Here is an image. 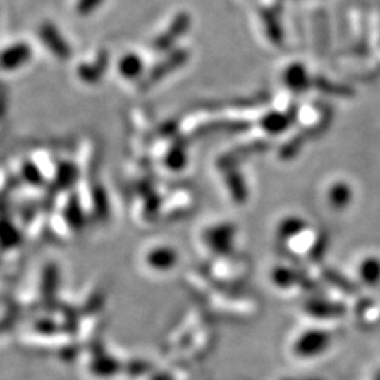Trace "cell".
Segmentation results:
<instances>
[{
    "mask_svg": "<svg viewBox=\"0 0 380 380\" xmlns=\"http://www.w3.org/2000/svg\"><path fill=\"white\" fill-rule=\"evenodd\" d=\"M288 125H289V118L286 116H281V114H269L262 121V128L269 131V133L286 130Z\"/></svg>",
    "mask_w": 380,
    "mask_h": 380,
    "instance_id": "obj_10",
    "label": "cell"
},
{
    "mask_svg": "<svg viewBox=\"0 0 380 380\" xmlns=\"http://www.w3.org/2000/svg\"><path fill=\"white\" fill-rule=\"evenodd\" d=\"M37 331H39L41 334H54L56 331V326L55 323L49 321V320H42L35 326Z\"/></svg>",
    "mask_w": 380,
    "mask_h": 380,
    "instance_id": "obj_11",
    "label": "cell"
},
{
    "mask_svg": "<svg viewBox=\"0 0 380 380\" xmlns=\"http://www.w3.org/2000/svg\"><path fill=\"white\" fill-rule=\"evenodd\" d=\"M307 79L309 73L300 63H293L283 72V80L293 90L306 89L305 86L307 85Z\"/></svg>",
    "mask_w": 380,
    "mask_h": 380,
    "instance_id": "obj_6",
    "label": "cell"
},
{
    "mask_svg": "<svg viewBox=\"0 0 380 380\" xmlns=\"http://www.w3.org/2000/svg\"><path fill=\"white\" fill-rule=\"evenodd\" d=\"M121 369V365L117 360L110 357H99L93 360L90 365L92 374H94L99 378H110L116 374H118Z\"/></svg>",
    "mask_w": 380,
    "mask_h": 380,
    "instance_id": "obj_7",
    "label": "cell"
},
{
    "mask_svg": "<svg viewBox=\"0 0 380 380\" xmlns=\"http://www.w3.org/2000/svg\"><path fill=\"white\" fill-rule=\"evenodd\" d=\"M331 343V333L321 329H309L295 338L292 351L300 360H313L323 355L330 348Z\"/></svg>",
    "mask_w": 380,
    "mask_h": 380,
    "instance_id": "obj_1",
    "label": "cell"
},
{
    "mask_svg": "<svg viewBox=\"0 0 380 380\" xmlns=\"http://www.w3.org/2000/svg\"><path fill=\"white\" fill-rule=\"evenodd\" d=\"M152 380H173L171 379L169 376H166V375H162V374H158V375H155L154 378H152Z\"/></svg>",
    "mask_w": 380,
    "mask_h": 380,
    "instance_id": "obj_13",
    "label": "cell"
},
{
    "mask_svg": "<svg viewBox=\"0 0 380 380\" xmlns=\"http://www.w3.org/2000/svg\"><path fill=\"white\" fill-rule=\"evenodd\" d=\"M147 262L155 271H171L178 262V254L166 247L157 248L148 254Z\"/></svg>",
    "mask_w": 380,
    "mask_h": 380,
    "instance_id": "obj_3",
    "label": "cell"
},
{
    "mask_svg": "<svg viewBox=\"0 0 380 380\" xmlns=\"http://www.w3.org/2000/svg\"><path fill=\"white\" fill-rule=\"evenodd\" d=\"M6 327H7V324H6L4 321H0V333H1V331H3Z\"/></svg>",
    "mask_w": 380,
    "mask_h": 380,
    "instance_id": "obj_14",
    "label": "cell"
},
{
    "mask_svg": "<svg viewBox=\"0 0 380 380\" xmlns=\"http://www.w3.org/2000/svg\"><path fill=\"white\" fill-rule=\"evenodd\" d=\"M306 226H305V221L298 219V217H290V219H286L281 223L279 228H278V235L285 241H292L293 238H296L298 235H300L303 231H305Z\"/></svg>",
    "mask_w": 380,
    "mask_h": 380,
    "instance_id": "obj_8",
    "label": "cell"
},
{
    "mask_svg": "<svg viewBox=\"0 0 380 380\" xmlns=\"http://www.w3.org/2000/svg\"><path fill=\"white\" fill-rule=\"evenodd\" d=\"M353 197V192L350 189V186L344 182H337L334 183L330 189H329V203L336 207V209H344L345 206L350 204Z\"/></svg>",
    "mask_w": 380,
    "mask_h": 380,
    "instance_id": "obj_5",
    "label": "cell"
},
{
    "mask_svg": "<svg viewBox=\"0 0 380 380\" xmlns=\"http://www.w3.org/2000/svg\"><path fill=\"white\" fill-rule=\"evenodd\" d=\"M360 278L364 283L369 286H375L380 282V259L375 257H369L362 259L358 266Z\"/></svg>",
    "mask_w": 380,
    "mask_h": 380,
    "instance_id": "obj_4",
    "label": "cell"
},
{
    "mask_svg": "<svg viewBox=\"0 0 380 380\" xmlns=\"http://www.w3.org/2000/svg\"><path fill=\"white\" fill-rule=\"evenodd\" d=\"M372 380H380V371L375 375V376H374V378H372Z\"/></svg>",
    "mask_w": 380,
    "mask_h": 380,
    "instance_id": "obj_15",
    "label": "cell"
},
{
    "mask_svg": "<svg viewBox=\"0 0 380 380\" xmlns=\"http://www.w3.org/2000/svg\"><path fill=\"white\" fill-rule=\"evenodd\" d=\"M127 371L133 375H142L144 372H147V365L141 361H133L128 364Z\"/></svg>",
    "mask_w": 380,
    "mask_h": 380,
    "instance_id": "obj_12",
    "label": "cell"
},
{
    "mask_svg": "<svg viewBox=\"0 0 380 380\" xmlns=\"http://www.w3.org/2000/svg\"><path fill=\"white\" fill-rule=\"evenodd\" d=\"M206 240L213 251L219 254H227L233 248L234 228L231 226H216L207 233Z\"/></svg>",
    "mask_w": 380,
    "mask_h": 380,
    "instance_id": "obj_2",
    "label": "cell"
},
{
    "mask_svg": "<svg viewBox=\"0 0 380 380\" xmlns=\"http://www.w3.org/2000/svg\"><path fill=\"white\" fill-rule=\"evenodd\" d=\"M42 295L47 299H52L58 288V272L55 266H48L42 276Z\"/></svg>",
    "mask_w": 380,
    "mask_h": 380,
    "instance_id": "obj_9",
    "label": "cell"
}]
</instances>
